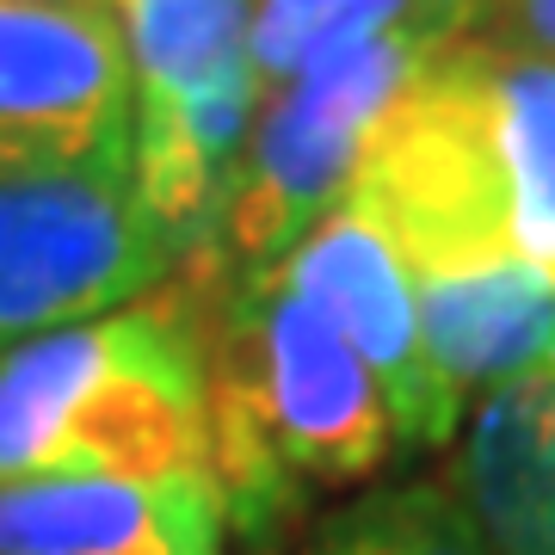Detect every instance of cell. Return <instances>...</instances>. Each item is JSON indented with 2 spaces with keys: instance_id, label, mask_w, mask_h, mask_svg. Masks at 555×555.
Returning <instances> with one entry per match:
<instances>
[{
  "instance_id": "obj_1",
  "label": "cell",
  "mask_w": 555,
  "mask_h": 555,
  "mask_svg": "<svg viewBox=\"0 0 555 555\" xmlns=\"http://www.w3.org/2000/svg\"><path fill=\"white\" fill-rule=\"evenodd\" d=\"M204 389L210 476L247 555H284L321 494L383 476L401 451L377 377L272 272L204 291Z\"/></svg>"
},
{
  "instance_id": "obj_2",
  "label": "cell",
  "mask_w": 555,
  "mask_h": 555,
  "mask_svg": "<svg viewBox=\"0 0 555 555\" xmlns=\"http://www.w3.org/2000/svg\"><path fill=\"white\" fill-rule=\"evenodd\" d=\"M210 469L204 291L75 321L0 358V488Z\"/></svg>"
},
{
  "instance_id": "obj_3",
  "label": "cell",
  "mask_w": 555,
  "mask_h": 555,
  "mask_svg": "<svg viewBox=\"0 0 555 555\" xmlns=\"http://www.w3.org/2000/svg\"><path fill=\"white\" fill-rule=\"evenodd\" d=\"M469 38V20H420L383 38H364L339 56L315 62L291 87L266 93L247 124L235 179L217 217V241L198 272V291L272 272L352 185L358 160L444 50Z\"/></svg>"
},
{
  "instance_id": "obj_4",
  "label": "cell",
  "mask_w": 555,
  "mask_h": 555,
  "mask_svg": "<svg viewBox=\"0 0 555 555\" xmlns=\"http://www.w3.org/2000/svg\"><path fill=\"white\" fill-rule=\"evenodd\" d=\"M254 0H124L130 43V173L142 210L179 247V272H198L235 179L259 80L247 62Z\"/></svg>"
},
{
  "instance_id": "obj_5",
  "label": "cell",
  "mask_w": 555,
  "mask_h": 555,
  "mask_svg": "<svg viewBox=\"0 0 555 555\" xmlns=\"http://www.w3.org/2000/svg\"><path fill=\"white\" fill-rule=\"evenodd\" d=\"M179 278V247L142 210L130 167L0 179V358L112 315Z\"/></svg>"
},
{
  "instance_id": "obj_6",
  "label": "cell",
  "mask_w": 555,
  "mask_h": 555,
  "mask_svg": "<svg viewBox=\"0 0 555 555\" xmlns=\"http://www.w3.org/2000/svg\"><path fill=\"white\" fill-rule=\"evenodd\" d=\"M130 105L118 13L0 0V179L130 167Z\"/></svg>"
},
{
  "instance_id": "obj_7",
  "label": "cell",
  "mask_w": 555,
  "mask_h": 555,
  "mask_svg": "<svg viewBox=\"0 0 555 555\" xmlns=\"http://www.w3.org/2000/svg\"><path fill=\"white\" fill-rule=\"evenodd\" d=\"M284 291H297L309 309L334 321V334L358 352V364L377 377L383 408L396 420V438L408 451H438L456 438L463 401L438 383L426 334H420L414 284L383 229L352 198H339L291 254L272 266Z\"/></svg>"
},
{
  "instance_id": "obj_8",
  "label": "cell",
  "mask_w": 555,
  "mask_h": 555,
  "mask_svg": "<svg viewBox=\"0 0 555 555\" xmlns=\"http://www.w3.org/2000/svg\"><path fill=\"white\" fill-rule=\"evenodd\" d=\"M0 555H229L210 469L0 488Z\"/></svg>"
},
{
  "instance_id": "obj_9",
  "label": "cell",
  "mask_w": 555,
  "mask_h": 555,
  "mask_svg": "<svg viewBox=\"0 0 555 555\" xmlns=\"http://www.w3.org/2000/svg\"><path fill=\"white\" fill-rule=\"evenodd\" d=\"M451 488L488 555H555V371L513 377L476 401Z\"/></svg>"
},
{
  "instance_id": "obj_10",
  "label": "cell",
  "mask_w": 555,
  "mask_h": 555,
  "mask_svg": "<svg viewBox=\"0 0 555 555\" xmlns=\"http://www.w3.org/2000/svg\"><path fill=\"white\" fill-rule=\"evenodd\" d=\"M476 75L513 247L555 291V62L500 56L476 43Z\"/></svg>"
},
{
  "instance_id": "obj_11",
  "label": "cell",
  "mask_w": 555,
  "mask_h": 555,
  "mask_svg": "<svg viewBox=\"0 0 555 555\" xmlns=\"http://www.w3.org/2000/svg\"><path fill=\"white\" fill-rule=\"evenodd\" d=\"M420 20H469V0H254L247 62H254L259 100L309 75L315 62Z\"/></svg>"
},
{
  "instance_id": "obj_12",
  "label": "cell",
  "mask_w": 555,
  "mask_h": 555,
  "mask_svg": "<svg viewBox=\"0 0 555 555\" xmlns=\"http://www.w3.org/2000/svg\"><path fill=\"white\" fill-rule=\"evenodd\" d=\"M284 555H488L451 481H389L321 513Z\"/></svg>"
},
{
  "instance_id": "obj_13",
  "label": "cell",
  "mask_w": 555,
  "mask_h": 555,
  "mask_svg": "<svg viewBox=\"0 0 555 555\" xmlns=\"http://www.w3.org/2000/svg\"><path fill=\"white\" fill-rule=\"evenodd\" d=\"M469 43L555 62V0H469Z\"/></svg>"
},
{
  "instance_id": "obj_14",
  "label": "cell",
  "mask_w": 555,
  "mask_h": 555,
  "mask_svg": "<svg viewBox=\"0 0 555 555\" xmlns=\"http://www.w3.org/2000/svg\"><path fill=\"white\" fill-rule=\"evenodd\" d=\"M56 7H105V13H118L124 0H56Z\"/></svg>"
}]
</instances>
